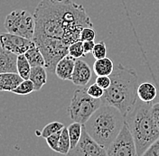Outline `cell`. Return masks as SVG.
Returning a JSON list of instances; mask_svg holds the SVG:
<instances>
[{
    "mask_svg": "<svg viewBox=\"0 0 159 156\" xmlns=\"http://www.w3.org/2000/svg\"><path fill=\"white\" fill-rule=\"evenodd\" d=\"M34 35L62 40L68 45L80 41V32L93 27L82 5L71 0H41L34 12Z\"/></svg>",
    "mask_w": 159,
    "mask_h": 156,
    "instance_id": "obj_1",
    "label": "cell"
},
{
    "mask_svg": "<svg viewBox=\"0 0 159 156\" xmlns=\"http://www.w3.org/2000/svg\"><path fill=\"white\" fill-rule=\"evenodd\" d=\"M109 78L111 84L104 91L101 98L102 104L116 107L126 117L139 100L138 73L134 69L119 63L114 68Z\"/></svg>",
    "mask_w": 159,
    "mask_h": 156,
    "instance_id": "obj_2",
    "label": "cell"
},
{
    "mask_svg": "<svg viewBox=\"0 0 159 156\" xmlns=\"http://www.w3.org/2000/svg\"><path fill=\"white\" fill-rule=\"evenodd\" d=\"M125 122L126 117L119 109L102 104L83 126L99 145L108 149L119 136Z\"/></svg>",
    "mask_w": 159,
    "mask_h": 156,
    "instance_id": "obj_3",
    "label": "cell"
},
{
    "mask_svg": "<svg viewBox=\"0 0 159 156\" xmlns=\"http://www.w3.org/2000/svg\"><path fill=\"white\" fill-rule=\"evenodd\" d=\"M152 106V102L147 103L139 99L126 117V122L134 138L139 156H142L159 138V130L151 113Z\"/></svg>",
    "mask_w": 159,
    "mask_h": 156,
    "instance_id": "obj_4",
    "label": "cell"
},
{
    "mask_svg": "<svg viewBox=\"0 0 159 156\" xmlns=\"http://www.w3.org/2000/svg\"><path fill=\"white\" fill-rule=\"evenodd\" d=\"M101 105V99L91 98L87 93V88L81 87L74 91L67 112L73 122L84 125Z\"/></svg>",
    "mask_w": 159,
    "mask_h": 156,
    "instance_id": "obj_5",
    "label": "cell"
},
{
    "mask_svg": "<svg viewBox=\"0 0 159 156\" xmlns=\"http://www.w3.org/2000/svg\"><path fill=\"white\" fill-rule=\"evenodd\" d=\"M33 41L43 55L46 70L54 73L57 63L69 54V45L62 40L45 35H34Z\"/></svg>",
    "mask_w": 159,
    "mask_h": 156,
    "instance_id": "obj_6",
    "label": "cell"
},
{
    "mask_svg": "<svg viewBox=\"0 0 159 156\" xmlns=\"http://www.w3.org/2000/svg\"><path fill=\"white\" fill-rule=\"evenodd\" d=\"M4 26L7 33L33 40L35 32L34 15L26 10H14L6 16Z\"/></svg>",
    "mask_w": 159,
    "mask_h": 156,
    "instance_id": "obj_7",
    "label": "cell"
},
{
    "mask_svg": "<svg viewBox=\"0 0 159 156\" xmlns=\"http://www.w3.org/2000/svg\"><path fill=\"white\" fill-rule=\"evenodd\" d=\"M108 156H139L134 138L125 122L119 136L107 149Z\"/></svg>",
    "mask_w": 159,
    "mask_h": 156,
    "instance_id": "obj_8",
    "label": "cell"
},
{
    "mask_svg": "<svg viewBox=\"0 0 159 156\" xmlns=\"http://www.w3.org/2000/svg\"><path fill=\"white\" fill-rule=\"evenodd\" d=\"M66 156H108L107 149L99 145L88 134L82 125L80 140L74 148L70 149Z\"/></svg>",
    "mask_w": 159,
    "mask_h": 156,
    "instance_id": "obj_9",
    "label": "cell"
},
{
    "mask_svg": "<svg viewBox=\"0 0 159 156\" xmlns=\"http://www.w3.org/2000/svg\"><path fill=\"white\" fill-rule=\"evenodd\" d=\"M33 44V40L26 39L9 33H0V45L5 50L16 55L25 54Z\"/></svg>",
    "mask_w": 159,
    "mask_h": 156,
    "instance_id": "obj_10",
    "label": "cell"
},
{
    "mask_svg": "<svg viewBox=\"0 0 159 156\" xmlns=\"http://www.w3.org/2000/svg\"><path fill=\"white\" fill-rule=\"evenodd\" d=\"M91 75L92 72L89 65L81 60H76L70 81L78 87H86L91 78Z\"/></svg>",
    "mask_w": 159,
    "mask_h": 156,
    "instance_id": "obj_11",
    "label": "cell"
},
{
    "mask_svg": "<svg viewBox=\"0 0 159 156\" xmlns=\"http://www.w3.org/2000/svg\"><path fill=\"white\" fill-rule=\"evenodd\" d=\"M76 60L77 59L70 56L69 54L61 59L57 63L55 68L54 73L56 74V76L62 80H70L75 67Z\"/></svg>",
    "mask_w": 159,
    "mask_h": 156,
    "instance_id": "obj_12",
    "label": "cell"
},
{
    "mask_svg": "<svg viewBox=\"0 0 159 156\" xmlns=\"http://www.w3.org/2000/svg\"><path fill=\"white\" fill-rule=\"evenodd\" d=\"M17 56L0 45V73H17Z\"/></svg>",
    "mask_w": 159,
    "mask_h": 156,
    "instance_id": "obj_13",
    "label": "cell"
},
{
    "mask_svg": "<svg viewBox=\"0 0 159 156\" xmlns=\"http://www.w3.org/2000/svg\"><path fill=\"white\" fill-rule=\"evenodd\" d=\"M23 80L18 73H0V91L13 92Z\"/></svg>",
    "mask_w": 159,
    "mask_h": 156,
    "instance_id": "obj_14",
    "label": "cell"
},
{
    "mask_svg": "<svg viewBox=\"0 0 159 156\" xmlns=\"http://www.w3.org/2000/svg\"><path fill=\"white\" fill-rule=\"evenodd\" d=\"M29 79L34 83L35 91L41 90V88L46 84L47 81V70L45 67H32Z\"/></svg>",
    "mask_w": 159,
    "mask_h": 156,
    "instance_id": "obj_15",
    "label": "cell"
},
{
    "mask_svg": "<svg viewBox=\"0 0 159 156\" xmlns=\"http://www.w3.org/2000/svg\"><path fill=\"white\" fill-rule=\"evenodd\" d=\"M139 99L143 102H152L157 95V90L154 84L150 82L141 83L138 88Z\"/></svg>",
    "mask_w": 159,
    "mask_h": 156,
    "instance_id": "obj_16",
    "label": "cell"
},
{
    "mask_svg": "<svg viewBox=\"0 0 159 156\" xmlns=\"http://www.w3.org/2000/svg\"><path fill=\"white\" fill-rule=\"evenodd\" d=\"M114 68L113 61L107 57L96 60L93 64V71L97 76H110Z\"/></svg>",
    "mask_w": 159,
    "mask_h": 156,
    "instance_id": "obj_17",
    "label": "cell"
},
{
    "mask_svg": "<svg viewBox=\"0 0 159 156\" xmlns=\"http://www.w3.org/2000/svg\"><path fill=\"white\" fill-rule=\"evenodd\" d=\"M25 56L29 61L31 67H37V66L45 67V60L43 58V55L39 48L36 46V44L34 43V42L29 50L25 53Z\"/></svg>",
    "mask_w": 159,
    "mask_h": 156,
    "instance_id": "obj_18",
    "label": "cell"
},
{
    "mask_svg": "<svg viewBox=\"0 0 159 156\" xmlns=\"http://www.w3.org/2000/svg\"><path fill=\"white\" fill-rule=\"evenodd\" d=\"M68 133L70 140V147L72 149L78 145L80 140L81 133H82V125L78 122L71 123L68 127Z\"/></svg>",
    "mask_w": 159,
    "mask_h": 156,
    "instance_id": "obj_19",
    "label": "cell"
},
{
    "mask_svg": "<svg viewBox=\"0 0 159 156\" xmlns=\"http://www.w3.org/2000/svg\"><path fill=\"white\" fill-rule=\"evenodd\" d=\"M70 149H71V147H70V140L69 133H68V128L64 127L61 131V134L56 153L67 155Z\"/></svg>",
    "mask_w": 159,
    "mask_h": 156,
    "instance_id": "obj_20",
    "label": "cell"
},
{
    "mask_svg": "<svg viewBox=\"0 0 159 156\" xmlns=\"http://www.w3.org/2000/svg\"><path fill=\"white\" fill-rule=\"evenodd\" d=\"M17 73L23 78V79H29L30 72H31V65L27 60L25 54H21L17 56Z\"/></svg>",
    "mask_w": 159,
    "mask_h": 156,
    "instance_id": "obj_21",
    "label": "cell"
},
{
    "mask_svg": "<svg viewBox=\"0 0 159 156\" xmlns=\"http://www.w3.org/2000/svg\"><path fill=\"white\" fill-rule=\"evenodd\" d=\"M64 125L61 122H51L48 125H46L45 127L43 128L42 132L41 133H37L38 135L41 136V137L46 139L47 137L53 135V134H56L60 131H61L63 128H64Z\"/></svg>",
    "mask_w": 159,
    "mask_h": 156,
    "instance_id": "obj_22",
    "label": "cell"
},
{
    "mask_svg": "<svg viewBox=\"0 0 159 156\" xmlns=\"http://www.w3.org/2000/svg\"><path fill=\"white\" fill-rule=\"evenodd\" d=\"M34 91H35L34 83L30 79H24L18 85V87L13 90L12 93L16 94V95L25 96V95H29Z\"/></svg>",
    "mask_w": 159,
    "mask_h": 156,
    "instance_id": "obj_23",
    "label": "cell"
},
{
    "mask_svg": "<svg viewBox=\"0 0 159 156\" xmlns=\"http://www.w3.org/2000/svg\"><path fill=\"white\" fill-rule=\"evenodd\" d=\"M69 55L75 59L81 58L86 56L83 49V42L78 41L69 45Z\"/></svg>",
    "mask_w": 159,
    "mask_h": 156,
    "instance_id": "obj_24",
    "label": "cell"
},
{
    "mask_svg": "<svg viewBox=\"0 0 159 156\" xmlns=\"http://www.w3.org/2000/svg\"><path fill=\"white\" fill-rule=\"evenodd\" d=\"M92 55L96 60H99V59L106 58L107 55V48H106V44L104 42H99L98 43L95 44L94 49L92 51Z\"/></svg>",
    "mask_w": 159,
    "mask_h": 156,
    "instance_id": "obj_25",
    "label": "cell"
},
{
    "mask_svg": "<svg viewBox=\"0 0 159 156\" xmlns=\"http://www.w3.org/2000/svg\"><path fill=\"white\" fill-rule=\"evenodd\" d=\"M104 89L98 86L96 83L90 85L89 88H87V93L89 94L91 98H97V99H101V98L104 95Z\"/></svg>",
    "mask_w": 159,
    "mask_h": 156,
    "instance_id": "obj_26",
    "label": "cell"
},
{
    "mask_svg": "<svg viewBox=\"0 0 159 156\" xmlns=\"http://www.w3.org/2000/svg\"><path fill=\"white\" fill-rule=\"evenodd\" d=\"M96 38V32L93 27H85L80 32V41L87 42V41H94Z\"/></svg>",
    "mask_w": 159,
    "mask_h": 156,
    "instance_id": "obj_27",
    "label": "cell"
},
{
    "mask_svg": "<svg viewBox=\"0 0 159 156\" xmlns=\"http://www.w3.org/2000/svg\"><path fill=\"white\" fill-rule=\"evenodd\" d=\"M62 131V130H61ZM61 131H60L56 134H53L52 136H48L45 140H46V143L48 145V146L54 152H56L57 150V147H58V144H59L60 137H61Z\"/></svg>",
    "mask_w": 159,
    "mask_h": 156,
    "instance_id": "obj_28",
    "label": "cell"
},
{
    "mask_svg": "<svg viewBox=\"0 0 159 156\" xmlns=\"http://www.w3.org/2000/svg\"><path fill=\"white\" fill-rule=\"evenodd\" d=\"M142 156H159V138L147 149Z\"/></svg>",
    "mask_w": 159,
    "mask_h": 156,
    "instance_id": "obj_29",
    "label": "cell"
},
{
    "mask_svg": "<svg viewBox=\"0 0 159 156\" xmlns=\"http://www.w3.org/2000/svg\"><path fill=\"white\" fill-rule=\"evenodd\" d=\"M95 83L100 88H103L104 90H106L109 88L111 84V79L109 78V76H97Z\"/></svg>",
    "mask_w": 159,
    "mask_h": 156,
    "instance_id": "obj_30",
    "label": "cell"
},
{
    "mask_svg": "<svg viewBox=\"0 0 159 156\" xmlns=\"http://www.w3.org/2000/svg\"><path fill=\"white\" fill-rule=\"evenodd\" d=\"M151 113H152L153 119L159 130V102L153 104L152 108H151Z\"/></svg>",
    "mask_w": 159,
    "mask_h": 156,
    "instance_id": "obj_31",
    "label": "cell"
},
{
    "mask_svg": "<svg viewBox=\"0 0 159 156\" xmlns=\"http://www.w3.org/2000/svg\"><path fill=\"white\" fill-rule=\"evenodd\" d=\"M95 42L94 41H87V42H83V49L85 54H88L89 52H92V51L94 49L95 46Z\"/></svg>",
    "mask_w": 159,
    "mask_h": 156,
    "instance_id": "obj_32",
    "label": "cell"
}]
</instances>
